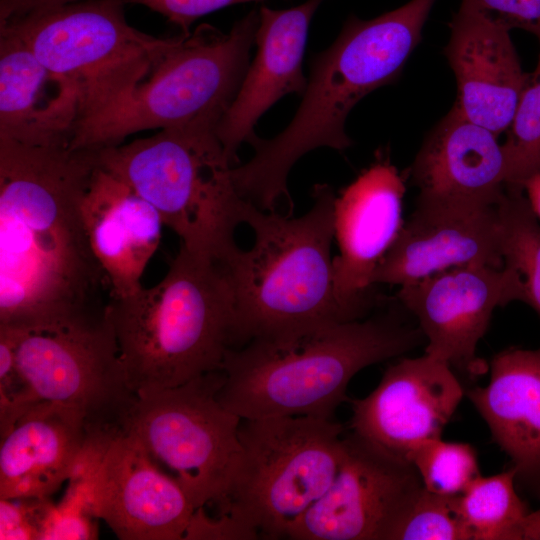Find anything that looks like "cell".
<instances>
[{
	"instance_id": "6da1fadb",
	"label": "cell",
	"mask_w": 540,
	"mask_h": 540,
	"mask_svg": "<svg viewBox=\"0 0 540 540\" xmlns=\"http://www.w3.org/2000/svg\"><path fill=\"white\" fill-rule=\"evenodd\" d=\"M98 150L0 138V325L34 328L99 316L108 278L82 202Z\"/></svg>"
},
{
	"instance_id": "7a4b0ae2",
	"label": "cell",
	"mask_w": 540,
	"mask_h": 540,
	"mask_svg": "<svg viewBox=\"0 0 540 540\" xmlns=\"http://www.w3.org/2000/svg\"><path fill=\"white\" fill-rule=\"evenodd\" d=\"M436 0H410L372 19L350 15L335 41L311 60L302 102L289 125L271 139L256 136L253 157L232 168L240 196L264 211L290 201L287 179L306 153L352 145L349 112L367 94L395 82L420 43Z\"/></svg>"
},
{
	"instance_id": "3957f363",
	"label": "cell",
	"mask_w": 540,
	"mask_h": 540,
	"mask_svg": "<svg viewBox=\"0 0 540 540\" xmlns=\"http://www.w3.org/2000/svg\"><path fill=\"white\" fill-rule=\"evenodd\" d=\"M423 342L418 326L391 311L253 338L226 353L217 397L241 419L332 418L360 370Z\"/></svg>"
},
{
	"instance_id": "277c9868",
	"label": "cell",
	"mask_w": 540,
	"mask_h": 540,
	"mask_svg": "<svg viewBox=\"0 0 540 540\" xmlns=\"http://www.w3.org/2000/svg\"><path fill=\"white\" fill-rule=\"evenodd\" d=\"M106 311L136 396L221 370L226 353L236 346L234 299L224 262L183 246L161 281L109 298Z\"/></svg>"
},
{
	"instance_id": "5b68a950",
	"label": "cell",
	"mask_w": 540,
	"mask_h": 540,
	"mask_svg": "<svg viewBox=\"0 0 540 540\" xmlns=\"http://www.w3.org/2000/svg\"><path fill=\"white\" fill-rule=\"evenodd\" d=\"M312 197L311 209L297 218L246 202L243 223L253 230V245L223 260L234 299L235 348L257 337L356 320L335 291L336 195L316 184Z\"/></svg>"
},
{
	"instance_id": "8992f818",
	"label": "cell",
	"mask_w": 540,
	"mask_h": 540,
	"mask_svg": "<svg viewBox=\"0 0 540 540\" xmlns=\"http://www.w3.org/2000/svg\"><path fill=\"white\" fill-rule=\"evenodd\" d=\"M221 119L204 116L127 144L98 149L100 166L159 213L187 250L225 260L238 247L235 230L247 200L216 133Z\"/></svg>"
},
{
	"instance_id": "52a82bcc",
	"label": "cell",
	"mask_w": 540,
	"mask_h": 540,
	"mask_svg": "<svg viewBox=\"0 0 540 540\" xmlns=\"http://www.w3.org/2000/svg\"><path fill=\"white\" fill-rule=\"evenodd\" d=\"M344 428L332 418L242 419L240 457L218 513L251 539L286 538L327 491L345 451Z\"/></svg>"
},
{
	"instance_id": "ba28073f",
	"label": "cell",
	"mask_w": 540,
	"mask_h": 540,
	"mask_svg": "<svg viewBox=\"0 0 540 540\" xmlns=\"http://www.w3.org/2000/svg\"><path fill=\"white\" fill-rule=\"evenodd\" d=\"M258 24L259 11L253 9L229 33L205 23L181 33L123 104L78 125L70 148L117 146L136 132L222 117L249 67Z\"/></svg>"
},
{
	"instance_id": "9c48e42d",
	"label": "cell",
	"mask_w": 540,
	"mask_h": 540,
	"mask_svg": "<svg viewBox=\"0 0 540 540\" xmlns=\"http://www.w3.org/2000/svg\"><path fill=\"white\" fill-rule=\"evenodd\" d=\"M125 0H80L0 24L45 66L69 79L80 98V123L121 104L177 42L132 27Z\"/></svg>"
},
{
	"instance_id": "30bf717a",
	"label": "cell",
	"mask_w": 540,
	"mask_h": 540,
	"mask_svg": "<svg viewBox=\"0 0 540 540\" xmlns=\"http://www.w3.org/2000/svg\"><path fill=\"white\" fill-rule=\"evenodd\" d=\"M6 327L14 337L16 366L37 402L79 413L91 440L126 431L137 396L107 311L44 327Z\"/></svg>"
},
{
	"instance_id": "8fae6325",
	"label": "cell",
	"mask_w": 540,
	"mask_h": 540,
	"mask_svg": "<svg viewBox=\"0 0 540 540\" xmlns=\"http://www.w3.org/2000/svg\"><path fill=\"white\" fill-rule=\"evenodd\" d=\"M223 379L217 370L137 396L126 425L196 509L224 497L241 453L242 419L217 397Z\"/></svg>"
},
{
	"instance_id": "7c38bea8",
	"label": "cell",
	"mask_w": 540,
	"mask_h": 540,
	"mask_svg": "<svg viewBox=\"0 0 540 540\" xmlns=\"http://www.w3.org/2000/svg\"><path fill=\"white\" fill-rule=\"evenodd\" d=\"M396 298L417 320L425 353L471 379L489 368L476 351L495 309L527 301L520 273L507 265L452 267L401 286Z\"/></svg>"
},
{
	"instance_id": "4fadbf2b",
	"label": "cell",
	"mask_w": 540,
	"mask_h": 540,
	"mask_svg": "<svg viewBox=\"0 0 540 540\" xmlns=\"http://www.w3.org/2000/svg\"><path fill=\"white\" fill-rule=\"evenodd\" d=\"M423 488L411 462L350 433L334 480L287 539L389 540Z\"/></svg>"
},
{
	"instance_id": "5bb4252c",
	"label": "cell",
	"mask_w": 540,
	"mask_h": 540,
	"mask_svg": "<svg viewBox=\"0 0 540 540\" xmlns=\"http://www.w3.org/2000/svg\"><path fill=\"white\" fill-rule=\"evenodd\" d=\"M84 464L93 514L119 539H188L198 509L134 434L93 444Z\"/></svg>"
},
{
	"instance_id": "9a60e30c",
	"label": "cell",
	"mask_w": 540,
	"mask_h": 540,
	"mask_svg": "<svg viewBox=\"0 0 540 540\" xmlns=\"http://www.w3.org/2000/svg\"><path fill=\"white\" fill-rule=\"evenodd\" d=\"M498 204L417 196L372 284L401 287L452 267L504 266Z\"/></svg>"
},
{
	"instance_id": "2e32d148",
	"label": "cell",
	"mask_w": 540,
	"mask_h": 540,
	"mask_svg": "<svg viewBox=\"0 0 540 540\" xmlns=\"http://www.w3.org/2000/svg\"><path fill=\"white\" fill-rule=\"evenodd\" d=\"M464 394L447 362L426 353L399 359L370 394L351 402V433L408 460L417 445L441 437Z\"/></svg>"
},
{
	"instance_id": "e0dca14e",
	"label": "cell",
	"mask_w": 540,
	"mask_h": 540,
	"mask_svg": "<svg viewBox=\"0 0 540 540\" xmlns=\"http://www.w3.org/2000/svg\"><path fill=\"white\" fill-rule=\"evenodd\" d=\"M403 176L379 157L335 198L333 257L336 296L356 320L376 305L373 273L403 225Z\"/></svg>"
},
{
	"instance_id": "ac0fdd59",
	"label": "cell",
	"mask_w": 540,
	"mask_h": 540,
	"mask_svg": "<svg viewBox=\"0 0 540 540\" xmlns=\"http://www.w3.org/2000/svg\"><path fill=\"white\" fill-rule=\"evenodd\" d=\"M449 27L444 54L457 85L452 108L499 136L508 130L532 73L522 70L506 25L460 5Z\"/></svg>"
},
{
	"instance_id": "d6986e66",
	"label": "cell",
	"mask_w": 540,
	"mask_h": 540,
	"mask_svg": "<svg viewBox=\"0 0 540 540\" xmlns=\"http://www.w3.org/2000/svg\"><path fill=\"white\" fill-rule=\"evenodd\" d=\"M322 2L307 0L284 10L260 7L256 56L216 126V133L233 165L240 145L251 143L257 136L254 127L258 119L283 96L304 94L308 79L303 74L302 62L308 30Z\"/></svg>"
},
{
	"instance_id": "ffe728a7",
	"label": "cell",
	"mask_w": 540,
	"mask_h": 540,
	"mask_svg": "<svg viewBox=\"0 0 540 540\" xmlns=\"http://www.w3.org/2000/svg\"><path fill=\"white\" fill-rule=\"evenodd\" d=\"M81 119L75 85L45 66L27 44L0 26V138L70 148Z\"/></svg>"
},
{
	"instance_id": "44dd1931",
	"label": "cell",
	"mask_w": 540,
	"mask_h": 540,
	"mask_svg": "<svg viewBox=\"0 0 540 540\" xmlns=\"http://www.w3.org/2000/svg\"><path fill=\"white\" fill-rule=\"evenodd\" d=\"M409 175L421 197L498 204L506 190L503 146L451 108L425 137Z\"/></svg>"
},
{
	"instance_id": "7402d4cb",
	"label": "cell",
	"mask_w": 540,
	"mask_h": 540,
	"mask_svg": "<svg viewBox=\"0 0 540 540\" xmlns=\"http://www.w3.org/2000/svg\"><path fill=\"white\" fill-rule=\"evenodd\" d=\"M82 215L109 281V298L141 289L144 270L160 242L163 222L157 210L99 164L83 198Z\"/></svg>"
},
{
	"instance_id": "603a6c76",
	"label": "cell",
	"mask_w": 540,
	"mask_h": 540,
	"mask_svg": "<svg viewBox=\"0 0 540 540\" xmlns=\"http://www.w3.org/2000/svg\"><path fill=\"white\" fill-rule=\"evenodd\" d=\"M489 368V383L465 394L511 459L516 484L540 501V347L505 349Z\"/></svg>"
},
{
	"instance_id": "cb8c5ba5",
	"label": "cell",
	"mask_w": 540,
	"mask_h": 540,
	"mask_svg": "<svg viewBox=\"0 0 540 540\" xmlns=\"http://www.w3.org/2000/svg\"><path fill=\"white\" fill-rule=\"evenodd\" d=\"M90 441L79 413L38 402L1 437L0 498H49L70 480Z\"/></svg>"
},
{
	"instance_id": "d4e9b609",
	"label": "cell",
	"mask_w": 540,
	"mask_h": 540,
	"mask_svg": "<svg viewBox=\"0 0 540 540\" xmlns=\"http://www.w3.org/2000/svg\"><path fill=\"white\" fill-rule=\"evenodd\" d=\"M516 486V471L511 466L492 476L479 475L458 495V509L472 540H522L530 509Z\"/></svg>"
},
{
	"instance_id": "484cf974",
	"label": "cell",
	"mask_w": 540,
	"mask_h": 540,
	"mask_svg": "<svg viewBox=\"0 0 540 540\" xmlns=\"http://www.w3.org/2000/svg\"><path fill=\"white\" fill-rule=\"evenodd\" d=\"M524 192L506 188L498 204L501 252L524 281L526 304L540 315V222Z\"/></svg>"
},
{
	"instance_id": "4316f807",
	"label": "cell",
	"mask_w": 540,
	"mask_h": 540,
	"mask_svg": "<svg viewBox=\"0 0 540 540\" xmlns=\"http://www.w3.org/2000/svg\"><path fill=\"white\" fill-rule=\"evenodd\" d=\"M408 460L417 470L426 490L446 496H458L480 475L474 447L449 442L441 437L417 445Z\"/></svg>"
},
{
	"instance_id": "83f0119b",
	"label": "cell",
	"mask_w": 540,
	"mask_h": 540,
	"mask_svg": "<svg viewBox=\"0 0 540 540\" xmlns=\"http://www.w3.org/2000/svg\"><path fill=\"white\" fill-rule=\"evenodd\" d=\"M506 133V188L525 191L540 174V70L532 73Z\"/></svg>"
},
{
	"instance_id": "f1b7e54d",
	"label": "cell",
	"mask_w": 540,
	"mask_h": 540,
	"mask_svg": "<svg viewBox=\"0 0 540 540\" xmlns=\"http://www.w3.org/2000/svg\"><path fill=\"white\" fill-rule=\"evenodd\" d=\"M458 496L419 493L389 540H472L457 504Z\"/></svg>"
},
{
	"instance_id": "f546056e",
	"label": "cell",
	"mask_w": 540,
	"mask_h": 540,
	"mask_svg": "<svg viewBox=\"0 0 540 540\" xmlns=\"http://www.w3.org/2000/svg\"><path fill=\"white\" fill-rule=\"evenodd\" d=\"M94 518L88 475L79 464L62 500L49 508L39 540L96 539Z\"/></svg>"
},
{
	"instance_id": "4dcf8cb0",
	"label": "cell",
	"mask_w": 540,
	"mask_h": 540,
	"mask_svg": "<svg viewBox=\"0 0 540 540\" xmlns=\"http://www.w3.org/2000/svg\"><path fill=\"white\" fill-rule=\"evenodd\" d=\"M37 403L16 366L12 331L0 325V436Z\"/></svg>"
},
{
	"instance_id": "1f68e13d",
	"label": "cell",
	"mask_w": 540,
	"mask_h": 540,
	"mask_svg": "<svg viewBox=\"0 0 540 540\" xmlns=\"http://www.w3.org/2000/svg\"><path fill=\"white\" fill-rule=\"evenodd\" d=\"M49 498H0V539H40Z\"/></svg>"
},
{
	"instance_id": "d6a6232c",
	"label": "cell",
	"mask_w": 540,
	"mask_h": 540,
	"mask_svg": "<svg viewBox=\"0 0 540 540\" xmlns=\"http://www.w3.org/2000/svg\"><path fill=\"white\" fill-rule=\"evenodd\" d=\"M460 5L500 22L510 30L528 31L540 43V0H461Z\"/></svg>"
},
{
	"instance_id": "836d02e7",
	"label": "cell",
	"mask_w": 540,
	"mask_h": 540,
	"mask_svg": "<svg viewBox=\"0 0 540 540\" xmlns=\"http://www.w3.org/2000/svg\"><path fill=\"white\" fill-rule=\"evenodd\" d=\"M161 14L170 23L178 26L182 34H190L191 25L200 17L228 6L261 2L264 0H125Z\"/></svg>"
},
{
	"instance_id": "e575fe53",
	"label": "cell",
	"mask_w": 540,
	"mask_h": 540,
	"mask_svg": "<svg viewBox=\"0 0 540 540\" xmlns=\"http://www.w3.org/2000/svg\"><path fill=\"white\" fill-rule=\"evenodd\" d=\"M80 0H0V24L46 12Z\"/></svg>"
},
{
	"instance_id": "d590c367",
	"label": "cell",
	"mask_w": 540,
	"mask_h": 540,
	"mask_svg": "<svg viewBox=\"0 0 540 540\" xmlns=\"http://www.w3.org/2000/svg\"><path fill=\"white\" fill-rule=\"evenodd\" d=\"M522 540H540V509L529 512L523 526Z\"/></svg>"
},
{
	"instance_id": "8d00e7d4",
	"label": "cell",
	"mask_w": 540,
	"mask_h": 540,
	"mask_svg": "<svg viewBox=\"0 0 540 540\" xmlns=\"http://www.w3.org/2000/svg\"><path fill=\"white\" fill-rule=\"evenodd\" d=\"M525 191L536 213H540V174L533 177L526 185Z\"/></svg>"
}]
</instances>
